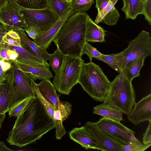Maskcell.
<instances>
[{
	"label": "cell",
	"instance_id": "obj_1",
	"mask_svg": "<svg viewBox=\"0 0 151 151\" xmlns=\"http://www.w3.org/2000/svg\"><path fill=\"white\" fill-rule=\"evenodd\" d=\"M55 128V123L38 97H32L17 117L7 140L11 145L24 147Z\"/></svg>",
	"mask_w": 151,
	"mask_h": 151
},
{
	"label": "cell",
	"instance_id": "obj_2",
	"mask_svg": "<svg viewBox=\"0 0 151 151\" xmlns=\"http://www.w3.org/2000/svg\"><path fill=\"white\" fill-rule=\"evenodd\" d=\"M89 15L85 12L72 15L62 26L53 41L64 55L82 57L86 42L87 22Z\"/></svg>",
	"mask_w": 151,
	"mask_h": 151
},
{
	"label": "cell",
	"instance_id": "obj_3",
	"mask_svg": "<svg viewBox=\"0 0 151 151\" xmlns=\"http://www.w3.org/2000/svg\"><path fill=\"white\" fill-rule=\"evenodd\" d=\"M78 83L91 98L101 102L105 99L111 82L100 66L92 61L83 63Z\"/></svg>",
	"mask_w": 151,
	"mask_h": 151
},
{
	"label": "cell",
	"instance_id": "obj_4",
	"mask_svg": "<svg viewBox=\"0 0 151 151\" xmlns=\"http://www.w3.org/2000/svg\"><path fill=\"white\" fill-rule=\"evenodd\" d=\"M132 82L121 72L111 82L103 102L116 107L128 115L136 103Z\"/></svg>",
	"mask_w": 151,
	"mask_h": 151
},
{
	"label": "cell",
	"instance_id": "obj_5",
	"mask_svg": "<svg viewBox=\"0 0 151 151\" xmlns=\"http://www.w3.org/2000/svg\"><path fill=\"white\" fill-rule=\"evenodd\" d=\"M12 65L8 72L7 77L5 81L9 88L8 111L26 98L36 96L32 86L33 79L19 68L15 61L12 62Z\"/></svg>",
	"mask_w": 151,
	"mask_h": 151
},
{
	"label": "cell",
	"instance_id": "obj_6",
	"mask_svg": "<svg viewBox=\"0 0 151 151\" xmlns=\"http://www.w3.org/2000/svg\"><path fill=\"white\" fill-rule=\"evenodd\" d=\"M84 61L81 57L63 55V61L58 73L55 75L53 84L59 93L69 95L77 84Z\"/></svg>",
	"mask_w": 151,
	"mask_h": 151
},
{
	"label": "cell",
	"instance_id": "obj_7",
	"mask_svg": "<svg viewBox=\"0 0 151 151\" xmlns=\"http://www.w3.org/2000/svg\"><path fill=\"white\" fill-rule=\"evenodd\" d=\"M19 12L27 26V28L32 26L37 27L42 34L50 28L59 19L48 7L32 9L21 6Z\"/></svg>",
	"mask_w": 151,
	"mask_h": 151
},
{
	"label": "cell",
	"instance_id": "obj_8",
	"mask_svg": "<svg viewBox=\"0 0 151 151\" xmlns=\"http://www.w3.org/2000/svg\"><path fill=\"white\" fill-rule=\"evenodd\" d=\"M123 59V70L131 60L144 55H151V36L149 32L142 30L134 39L130 41L127 48L121 52Z\"/></svg>",
	"mask_w": 151,
	"mask_h": 151
},
{
	"label": "cell",
	"instance_id": "obj_9",
	"mask_svg": "<svg viewBox=\"0 0 151 151\" xmlns=\"http://www.w3.org/2000/svg\"><path fill=\"white\" fill-rule=\"evenodd\" d=\"M94 123L98 128L124 144L132 143L137 139L135 132L120 122L103 117Z\"/></svg>",
	"mask_w": 151,
	"mask_h": 151
},
{
	"label": "cell",
	"instance_id": "obj_10",
	"mask_svg": "<svg viewBox=\"0 0 151 151\" xmlns=\"http://www.w3.org/2000/svg\"><path fill=\"white\" fill-rule=\"evenodd\" d=\"M36 85L42 96L60 111L62 121L67 119L71 113L72 105L67 102H63L59 100L56 90L50 81L43 79Z\"/></svg>",
	"mask_w": 151,
	"mask_h": 151
},
{
	"label": "cell",
	"instance_id": "obj_11",
	"mask_svg": "<svg viewBox=\"0 0 151 151\" xmlns=\"http://www.w3.org/2000/svg\"><path fill=\"white\" fill-rule=\"evenodd\" d=\"M20 6L14 0L9 1L0 10V19L7 31H25L27 26L20 12Z\"/></svg>",
	"mask_w": 151,
	"mask_h": 151
},
{
	"label": "cell",
	"instance_id": "obj_12",
	"mask_svg": "<svg viewBox=\"0 0 151 151\" xmlns=\"http://www.w3.org/2000/svg\"><path fill=\"white\" fill-rule=\"evenodd\" d=\"M84 126L96 138L99 150L104 151H122V146L125 144L98 128L94 122L88 121Z\"/></svg>",
	"mask_w": 151,
	"mask_h": 151
},
{
	"label": "cell",
	"instance_id": "obj_13",
	"mask_svg": "<svg viewBox=\"0 0 151 151\" xmlns=\"http://www.w3.org/2000/svg\"><path fill=\"white\" fill-rule=\"evenodd\" d=\"M127 116L129 120L135 125L151 120V93L136 103Z\"/></svg>",
	"mask_w": 151,
	"mask_h": 151
},
{
	"label": "cell",
	"instance_id": "obj_14",
	"mask_svg": "<svg viewBox=\"0 0 151 151\" xmlns=\"http://www.w3.org/2000/svg\"><path fill=\"white\" fill-rule=\"evenodd\" d=\"M74 13L70 9L66 13L59 18L50 28L33 41L40 47L45 49H48L62 26L70 16Z\"/></svg>",
	"mask_w": 151,
	"mask_h": 151
},
{
	"label": "cell",
	"instance_id": "obj_15",
	"mask_svg": "<svg viewBox=\"0 0 151 151\" xmlns=\"http://www.w3.org/2000/svg\"><path fill=\"white\" fill-rule=\"evenodd\" d=\"M71 139L81 145L86 150H99L97 141L92 134L84 126L74 128L69 132Z\"/></svg>",
	"mask_w": 151,
	"mask_h": 151
},
{
	"label": "cell",
	"instance_id": "obj_16",
	"mask_svg": "<svg viewBox=\"0 0 151 151\" xmlns=\"http://www.w3.org/2000/svg\"><path fill=\"white\" fill-rule=\"evenodd\" d=\"M19 68L34 80L50 79L53 78L49 68L42 64H30L15 61Z\"/></svg>",
	"mask_w": 151,
	"mask_h": 151
},
{
	"label": "cell",
	"instance_id": "obj_17",
	"mask_svg": "<svg viewBox=\"0 0 151 151\" xmlns=\"http://www.w3.org/2000/svg\"><path fill=\"white\" fill-rule=\"evenodd\" d=\"M118 0H110L108 4L106 7L98 12L95 23L97 24L103 22L110 26L115 25L120 17L118 11L114 6Z\"/></svg>",
	"mask_w": 151,
	"mask_h": 151
},
{
	"label": "cell",
	"instance_id": "obj_18",
	"mask_svg": "<svg viewBox=\"0 0 151 151\" xmlns=\"http://www.w3.org/2000/svg\"><path fill=\"white\" fill-rule=\"evenodd\" d=\"M15 31L20 37L21 47L34 53L45 62H47L49 54L46 49L40 47L28 38L24 30Z\"/></svg>",
	"mask_w": 151,
	"mask_h": 151
},
{
	"label": "cell",
	"instance_id": "obj_19",
	"mask_svg": "<svg viewBox=\"0 0 151 151\" xmlns=\"http://www.w3.org/2000/svg\"><path fill=\"white\" fill-rule=\"evenodd\" d=\"M105 31L95 23L89 16L88 18L86 32V42H105Z\"/></svg>",
	"mask_w": 151,
	"mask_h": 151
},
{
	"label": "cell",
	"instance_id": "obj_20",
	"mask_svg": "<svg viewBox=\"0 0 151 151\" xmlns=\"http://www.w3.org/2000/svg\"><path fill=\"white\" fill-rule=\"evenodd\" d=\"M93 113L103 117L120 122L123 119V113L119 109L104 103L93 108Z\"/></svg>",
	"mask_w": 151,
	"mask_h": 151
},
{
	"label": "cell",
	"instance_id": "obj_21",
	"mask_svg": "<svg viewBox=\"0 0 151 151\" xmlns=\"http://www.w3.org/2000/svg\"><path fill=\"white\" fill-rule=\"evenodd\" d=\"M10 49L16 51L18 56L15 61L30 64H42L49 68L50 65L34 53L22 47L16 46H9Z\"/></svg>",
	"mask_w": 151,
	"mask_h": 151
},
{
	"label": "cell",
	"instance_id": "obj_22",
	"mask_svg": "<svg viewBox=\"0 0 151 151\" xmlns=\"http://www.w3.org/2000/svg\"><path fill=\"white\" fill-rule=\"evenodd\" d=\"M123 6L121 10L125 14L126 19H135L142 14L143 3L140 0H122Z\"/></svg>",
	"mask_w": 151,
	"mask_h": 151
},
{
	"label": "cell",
	"instance_id": "obj_23",
	"mask_svg": "<svg viewBox=\"0 0 151 151\" xmlns=\"http://www.w3.org/2000/svg\"><path fill=\"white\" fill-rule=\"evenodd\" d=\"M142 55L131 61L122 71L125 76L130 81L140 76V70L144 64L145 58Z\"/></svg>",
	"mask_w": 151,
	"mask_h": 151
},
{
	"label": "cell",
	"instance_id": "obj_24",
	"mask_svg": "<svg viewBox=\"0 0 151 151\" xmlns=\"http://www.w3.org/2000/svg\"><path fill=\"white\" fill-rule=\"evenodd\" d=\"M96 59L106 63L113 69L120 73L122 70L123 56L121 52L106 55L102 54Z\"/></svg>",
	"mask_w": 151,
	"mask_h": 151
},
{
	"label": "cell",
	"instance_id": "obj_25",
	"mask_svg": "<svg viewBox=\"0 0 151 151\" xmlns=\"http://www.w3.org/2000/svg\"><path fill=\"white\" fill-rule=\"evenodd\" d=\"M48 7L59 18L70 9V2L67 0H47Z\"/></svg>",
	"mask_w": 151,
	"mask_h": 151
},
{
	"label": "cell",
	"instance_id": "obj_26",
	"mask_svg": "<svg viewBox=\"0 0 151 151\" xmlns=\"http://www.w3.org/2000/svg\"><path fill=\"white\" fill-rule=\"evenodd\" d=\"M9 103V88L6 83H0V114L8 112Z\"/></svg>",
	"mask_w": 151,
	"mask_h": 151
},
{
	"label": "cell",
	"instance_id": "obj_27",
	"mask_svg": "<svg viewBox=\"0 0 151 151\" xmlns=\"http://www.w3.org/2000/svg\"><path fill=\"white\" fill-rule=\"evenodd\" d=\"M49 65L55 75L60 70L63 61V55L57 48L53 54H49L48 59Z\"/></svg>",
	"mask_w": 151,
	"mask_h": 151
},
{
	"label": "cell",
	"instance_id": "obj_28",
	"mask_svg": "<svg viewBox=\"0 0 151 151\" xmlns=\"http://www.w3.org/2000/svg\"><path fill=\"white\" fill-rule=\"evenodd\" d=\"M69 2L70 9L74 13L87 11L94 3V0H71Z\"/></svg>",
	"mask_w": 151,
	"mask_h": 151
},
{
	"label": "cell",
	"instance_id": "obj_29",
	"mask_svg": "<svg viewBox=\"0 0 151 151\" xmlns=\"http://www.w3.org/2000/svg\"><path fill=\"white\" fill-rule=\"evenodd\" d=\"M32 84L34 91L41 103L48 114L53 119L54 112L56 108L42 96L38 90L36 83L33 80H32Z\"/></svg>",
	"mask_w": 151,
	"mask_h": 151
},
{
	"label": "cell",
	"instance_id": "obj_30",
	"mask_svg": "<svg viewBox=\"0 0 151 151\" xmlns=\"http://www.w3.org/2000/svg\"><path fill=\"white\" fill-rule=\"evenodd\" d=\"M18 3L26 8L40 9L48 7L47 0H18Z\"/></svg>",
	"mask_w": 151,
	"mask_h": 151
},
{
	"label": "cell",
	"instance_id": "obj_31",
	"mask_svg": "<svg viewBox=\"0 0 151 151\" xmlns=\"http://www.w3.org/2000/svg\"><path fill=\"white\" fill-rule=\"evenodd\" d=\"M2 41L9 46L21 47L20 37L15 30H11L8 31L3 37Z\"/></svg>",
	"mask_w": 151,
	"mask_h": 151
},
{
	"label": "cell",
	"instance_id": "obj_32",
	"mask_svg": "<svg viewBox=\"0 0 151 151\" xmlns=\"http://www.w3.org/2000/svg\"><path fill=\"white\" fill-rule=\"evenodd\" d=\"M53 120L56 129L55 136L57 139H60L65 134L66 131L63 125L61 114L60 111L56 109L54 111Z\"/></svg>",
	"mask_w": 151,
	"mask_h": 151
},
{
	"label": "cell",
	"instance_id": "obj_33",
	"mask_svg": "<svg viewBox=\"0 0 151 151\" xmlns=\"http://www.w3.org/2000/svg\"><path fill=\"white\" fill-rule=\"evenodd\" d=\"M151 145V143L142 144L140 141L137 139L132 143L124 145L122 148V151H143Z\"/></svg>",
	"mask_w": 151,
	"mask_h": 151
},
{
	"label": "cell",
	"instance_id": "obj_34",
	"mask_svg": "<svg viewBox=\"0 0 151 151\" xmlns=\"http://www.w3.org/2000/svg\"><path fill=\"white\" fill-rule=\"evenodd\" d=\"M81 54L82 55L83 54L86 55L89 57L90 62L92 61L93 58L96 59L102 54L96 48L87 42H86L84 46Z\"/></svg>",
	"mask_w": 151,
	"mask_h": 151
},
{
	"label": "cell",
	"instance_id": "obj_35",
	"mask_svg": "<svg viewBox=\"0 0 151 151\" xmlns=\"http://www.w3.org/2000/svg\"><path fill=\"white\" fill-rule=\"evenodd\" d=\"M32 98V97H29L26 98L17 106L9 110L8 112L10 117L18 116Z\"/></svg>",
	"mask_w": 151,
	"mask_h": 151
},
{
	"label": "cell",
	"instance_id": "obj_36",
	"mask_svg": "<svg viewBox=\"0 0 151 151\" xmlns=\"http://www.w3.org/2000/svg\"><path fill=\"white\" fill-rule=\"evenodd\" d=\"M142 14L150 25L151 24V0H147L143 3Z\"/></svg>",
	"mask_w": 151,
	"mask_h": 151
},
{
	"label": "cell",
	"instance_id": "obj_37",
	"mask_svg": "<svg viewBox=\"0 0 151 151\" xmlns=\"http://www.w3.org/2000/svg\"><path fill=\"white\" fill-rule=\"evenodd\" d=\"M25 31L27 33L28 35L33 40L36 39L42 33L37 27L32 26L27 28Z\"/></svg>",
	"mask_w": 151,
	"mask_h": 151
},
{
	"label": "cell",
	"instance_id": "obj_38",
	"mask_svg": "<svg viewBox=\"0 0 151 151\" xmlns=\"http://www.w3.org/2000/svg\"><path fill=\"white\" fill-rule=\"evenodd\" d=\"M9 48V46L5 43L2 42L0 48V57L6 60L13 62L7 54V51Z\"/></svg>",
	"mask_w": 151,
	"mask_h": 151
},
{
	"label": "cell",
	"instance_id": "obj_39",
	"mask_svg": "<svg viewBox=\"0 0 151 151\" xmlns=\"http://www.w3.org/2000/svg\"><path fill=\"white\" fill-rule=\"evenodd\" d=\"M142 142L143 144L151 143V120L149 121L147 128L143 134Z\"/></svg>",
	"mask_w": 151,
	"mask_h": 151
},
{
	"label": "cell",
	"instance_id": "obj_40",
	"mask_svg": "<svg viewBox=\"0 0 151 151\" xmlns=\"http://www.w3.org/2000/svg\"><path fill=\"white\" fill-rule=\"evenodd\" d=\"M110 0H96V7L98 12H99L106 7L108 4Z\"/></svg>",
	"mask_w": 151,
	"mask_h": 151
},
{
	"label": "cell",
	"instance_id": "obj_41",
	"mask_svg": "<svg viewBox=\"0 0 151 151\" xmlns=\"http://www.w3.org/2000/svg\"><path fill=\"white\" fill-rule=\"evenodd\" d=\"M7 54L10 58L13 61H15L18 56L17 52L15 50L10 48L7 51Z\"/></svg>",
	"mask_w": 151,
	"mask_h": 151
},
{
	"label": "cell",
	"instance_id": "obj_42",
	"mask_svg": "<svg viewBox=\"0 0 151 151\" xmlns=\"http://www.w3.org/2000/svg\"><path fill=\"white\" fill-rule=\"evenodd\" d=\"M8 72L4 70L0 65V83L5 81L7 77Z\"/></svg>",
	"mask_w": 151,
	"mask_h": 151
},
{
	"label": "cell",
	"instance_id": "obj_43",
	"mask_svg": "<svg viewBox=\"0 0 151 151\" xmlns=\"http://www.w3.org/2000/svg\"><path fill=\"white\" fill-rule=\"evenodd\" d=\"M7 32L5 27L3 24H0V43L3 42L2 38Z\"/></svg>",
	"mask_w": 151,
	"mask_h": 151
},
{
	"label": "cell",
	"instance_id": "obj_44",
	"mask_svg": "<svg viewBox=\"0 0 151 151\" xmlns=\"http://www.w3.org/2000/svg\"><path fill=\"white\" fill-rule=\"evenodd\" d=\"M13 150L8 148L3 141L0 142V151H12Z\"/></svg>",
	"mask_w": 151,
	"mask_h": 151
},
{
	"label": "cell",
	"instance_id": "obj_45",
	"mask_svg": "<svg viewBox=\"0 0 151 151\" xmlns=\"http://www.w3.org/2000/svg\"><path fill=\"white\" fill-rule=\"evenodd\" d=\"M9 0H0V10L7 4Z\"/></svg>",
	"mask_w": 151,
	"mask_h": 151
},
{
	"label": "cell",
	"instance_id": "obj_46",
	"mask_svg": "<svg viewBox=\"0 0 151 151\" xmlns=\"http://www.w3.org/2000/svg\"><path fill=\"white\" fill-rule=\"evenodd\" d=\"M6 117L5 114H0V129L1 128L2 124L4 121Z\"/></svg>",
	"mask_w": 151,
	"mask_h": 151
},
{
	"label": "cell",
	"instance_id": "obj_47",
	"mask_svg": "<svg viewBox=\"0 0 151 151\" xmlns=\"http://www.w3.org/2000/svg\"><path fill=\"white\" fill-rule=\"evenodd\" d=\"M0 24H3L5 27V25H4V23L1 21V20L0 19Z\"/></svg>",
	"mask_w": 151,
	"mask_h": 151
},
{
	"label": "cell",
	"instance_id": "obj_48",
	"mask_svg": "<svg viewBox=\"0 0 151 151\" xmlns=\"http://www.w3.org/2000/svg\"><path fill=\"white\" fill-rule=\"evenodd\" d=\"M143 3L145 2L147 0H140Z\"/></svg>",
	"mask_w": 151,
	"mask_h": 151
},
{
	"label": "cell",
	"instance_id": "obj_49",
	"mask_svg": "<svg viewBox=\"0 0 151 151\" xmlns=\"http://www.w3.org/2000/svg\"><path fill=\"white\" fill-rule=\"evenodd\" d=\"M14 0V1H15L17 2V3L18 2V0Z\"/></svg>",
	"mask_w": 151,
	"mask_h": 151
},
{
	"label": "cell",
	"instance_id": "obj_50",
	"mask_svg": "<svg viewBox=\"0 0 151 151\" xmlns=\"http://www.w3.org/2000/svg\"><path fill=\"white\" fill-rule=\"evenodd\" d=\"M2 42L0 43V48L1 47V43H2Z\"/></svg>",
	"mask_w": 151,
	"mask_h": 151
},
{
	"label": "cell",
	"instance_id": "obj_51",
	"mask_svg": "<svg viewBox=\"0 0 151 151\" xmlns=\"http://www.w3.org/2000/svg\"><path fill=\"white\" fill-rule=\"evenodd\" d=\"M68 1L70 2L71 0H67Z\"/></svg>",
	"mask_w": 151,
	"mask_h": 151
}]
</instances>
